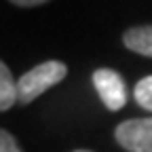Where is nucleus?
<instances>
[{
  "label": "nucleus",
  "instance_id": "0eeeda50",
  "mask_svg": "<svg viewBox=\"0 0 152 152\" xmlns=\"http://www.w3.org/2000/svg\"><path fill=\"white\" fill-rule=\"evenodd\" d=\"M0 152H21V148H19L17 140L11 135L7 129L0 131Z\"/></svg>",
  "mask_w": 152,
  "mask_h": 152
},
{
  "label": "nucleus",
  "instance_id": "423d86ee",
  "mask_svg": "<svg viewBox=\"0 0 152 152\" xmlns=\"http://www.w3.org/2000/svg\"><path fill=\"white\" fill-rule=\"evenodd\" d=\"M133 97H135V102L144 110L152 112V76H144V78L135 85V89H133Z\"/></svg>",
  "mask_w": 152,
  "mask_h": 152
},
{
  "label": "nucleus",
  "instance_id": "20e7f679",
  "mask_svg": "<svg viewBox=\"0 0 152 152\" xmlns=\"http://www.w3.org/2000/svg\"><path fill=\"white\" fill-rule=\"evenodd\" d=\"M123 42L133 53L152 57V26H137V28L127 30L123 36Z\"/></svg>",
  "mask_w": 152,
  "mask_h": 152
},
{
  "label": "nucleus",
  "instance_id": "f03ea898",
  "mask_svg": "<svg viewBox=\"0 0 152 152\" xmlns=\"http://www.w3.org/2000/svg\"><path fill=\"white\" fill-rule=\"evenodd\" d=\"M93 85L97 89L99 99L104 102V106L112 112H118L125 108L127 104V85L125 78L110 68H99L93 72Z\"/></svg>",
  "mask_w": 152,
  "mask_h": 152
},
{
  "label": "nucleus",
  "instance_id": "6e6552de",
  "mask_svg": "<svg viewBox=\"0 0 152 152\" xmlns=\"http://www.w3.org/2000/svg\"><path fill=\"white\" fill-rule=\"evenodd\" d=\"M9 2H13V4H17V7H38V4H45V2H49V0H9Z\"/></svg>",
  "mask_w": 152,
  "mask_h": 152
},
{
  "label": "nucleus",
  "instance_id": "39448f33",
  "mask_svg": "<svg viewBox=\"0 0 152 152\" xmlns=\"http://www.w3.org/2000/svg\"><path fill=\"white\" fill-rule=\"evenodd\" d=\"M19 102V87L7 64H0V110L7 112Z\"/></svg>",
  "mask_w": 152,
  "mask_h": 152
},
{
  "label": "nucleus",
  "instance_id": "f257e3e1",
  "mask_svg": "<svg viewBox=\"0 0 152 152\" xmlns=\"http://www.w3.org/2000/svg\"><path fill=\"white\" fill-rule=\"evenodd\" d=\"M68 74V68L66 64L61 61H42L38 64L36 68H32L30 72H26L21 78L17 80V87H19V104H30L34 102L36 97H40L45 91H49L51 87L59 85Z\"/></svg>",
  "mask_w": 152,
  "mask_h": 152
},
{
  "label": "nucleus",
  "instance_id": "7ed1b4c3",
  "mask_svg": "<svg viewBox=\"0 0 152 152\" xmlns=\"http://www.w3.org/2000/svg\"><path fill=\"white\" fill-rule=\"evenodd\" d=\"M114 137L127 152H152V116L123 121Z\"/></svg>",
  "mask_w": 152,
  "mask_h": 152
},
{
  "label": "nucleus",
  "instance_id": "1a4fd4ad",
  "mask_svg": "<svg viewBox=\"0 0 152 152\" xmlns=\"http://www.w3.org/2000/svg\"><path fill=\"white\" fill-rule=\"evenodd\" d=\"M74 152H93V150H74Z\"/></svg>",
  "mask_w": 152,
  "mask_h": 152
}]
</instances>
